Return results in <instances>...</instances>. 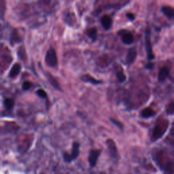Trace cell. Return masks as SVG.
I'll return each mask as SVG.
<instances>
[{
	"instance_id": "cell-16",
	"label": "cell",
	"mask_w": 174,
	"mask_h": 174,
	"mask_svg": "<svg viewBox=\"0 0 174 174\" xmlns=\"http://www.w3.org/2000/svg\"><path fill=\"white\" fill-rule=\"evenodd\" d=\"M106 144H107V146L109 149V151H110V153L112 155V156H115L117 152V149L115 142L111 139H109L107 141H106Z\"/></svg>"
},
{
	"instance_id": "cell-26",
	"label": "cell",
	"mask_w": 174,
	"mask_h": 174,
	"mask_svg": "<svg viewBox=\"0 0 174 174\" xmlns=\"http://www.w3.org/2000/svg\"><path fill=\"white\" fill-rule=\"evenodd\" d=\"M126 16H127V18L129 19V20H130V21H134L135 18V14L132 12H127L126 14Z\"/></svg>"
},
{
	"instance_id": "cell-3",
	"label": "cell",
	"mask_w": 174,
	"mask_h": 174,
	"mask_svg": "<svg viewBox=\"0 0 174 174\" xmlns=\"http://www.w3.org/2000/svg\"><path fill=\"white\" fill-rule=\"evenodd\" d=\"M45 63L47 66L52 68L57 66L58 59H57L56 52L53 48H50L46 52L45 55Z\"/></svg>"
},
{
	"instance_id": "cell-24",
	"label": "cell",
	"mask_w": 174,
	"mask_h": 174,
	"mask_svg": "<svg viewBox=\"0 0 174 174\" xmlns=\"http://www.w3.org/2000/svg\"><path fill=\"white\" fill-rule=\"evenodd\" d=\"M32 84L31 82L29 81H24L23 83V85H22V89H23V91H27L31 87Z\"/></svg>"
},
{
	"instance_id": "cell-20",
	"label": "cell",
	"mask_w": 174,
	"mask_h": 174,
	"mask_svg": "<svg viewBox=\"0 0 174 174\" xmlns=\"http://www.w3.org/2000/svg\"><path fill=\"white\" fill-rule=\"evenodd\" d=\"M167 142L170 146L174 147V127L171 129L169 133V135L167 138Z\"/></svg>"
},
{
	"instance_id": "cell-21",
	"label": "cell",
	"mask_w": 174,
	"mask_h": 174,
	"mask_svg": "<svg viewBox=\"0 0 174 174\" xmlns=\"http://www.w3.org/2000/svg\"><path fill=\"white\" fill-rule=\"evenodd\" d=\"M116 78L118 79V82L121 83L124 82L126 80V79H127L126 75H125L123 71H118V72H116Z\"/></svg>"
},
{
	"instance_id": "cell-23",
	"label": "cell",
	"mask_w": 174,
	"mask_h": 174,
	"mask_svg": "<svg viewBox=\"0 0 174 174\" xmlns=\"http://www.w3.org/2000/svg\"><path fill=\"white\" fill-rule=\"evenodd\" d=\"M110 121L111 122V123H112L114 125H115L116 127H118V129H121V130H123L124 125L121 121H118V120L114 119V118H110Z\"/></svg>"
},
{
	"instance_id": "cell-8",
	"label": "cell",
	"mask_w": 174,
	"mask_h": 174,
	"mask_svg": "<svg viewBox=\"0 0 174 174\" xmlns=\"http://www.w3.org/2000/svg\"><path fill=\"white\" fill-rule=\"evenodd\" d=\"M100 22L103 28L106 30V31L111 29V27L112 25V18H111L110 15L104 14L102 16V18H101Z\"/></svg>"
},
{
	"instance_id": "cell-11",
	"label": "cell",
	"mask_w": 174,
	"mask_h": 174,
	"mask_svg": "<svg viewBox=\"0 0 174 174\" xmlns=\"http://www.w3.org/2000/svg\"><path fill=\"white\" fill-rule=\"evenodd\" d=\"M80 80L82 81H83L84 82L86 83H90L91 84H93V85H97V84H100L103 83L102 80H99L95 79V78L92 77L91 75L89 74H84L81 76Z\"/></svg>"
},
{
	"instance_id": "cell-7",
	"label": "cell",
	"mask_w": 174,
	"mask_h": 174,
	"mask_svg": "<svg viewBox=\"0 0 174 174\" xmlns=\"http://www.w3.org/2000/svg\"><path fill=\"white\" fill-rule=\"evenodd\" d=\"M136 57H137V50L134 47L130 48L128 50L126 59H125L127 65H130L133 64L135 61Z\"/></svg>"
},
{
	"instance_id": "cell-18",
	"label": "cell",
	"mask_w": 174,
	"mask_h": 174,
	"mask_svg": "<svg viewBox=\"0 0 174 174\" xmlns=\"http://www.w3.org/2000/svg\"><path fill=\"white\" fill-rule=\"evenodd\" d=\"M86 35L91 38L92 42H95L97 39V29L96 27H92L86 31Z\"/></svg>"
},
{
	"instance_id": "cell-25",
	"label": "cell",
	"mask_w": 174,
	"mask_h": 174,
	"mask_svg": "<svg viewBox=\"0 0 174 174\" xmlns=\"http://www.w3.org/2000/svg\"><path fill=\"white\" fill-rule=\"evenodd\" d=\"M36 94L41 98H47V94H46V92L43 89L37 90Z\"/></svg>"
},
{
	"instance_id": "cell-5",
	"label": "cell",
	"mask_w": 174,
	"mask_h": 174,
	"mask_svg": "<svg viewBox=\"0 0 174 174\" xmlns=\"http://www.w3.org/2000/svg\"><path fill=\"white\" fill-rule=\"evenodd\" d=\"M80 143L78 142H73L72 144V152L71 154L65 153L63 154V158L65 161L66 162H70L73 160V159H76L79 155V152H80Z\"/></svg>"
},
{
	"instance_id": "cell-4",
	"label": "cell",
	"mask_w": 174,
	"mask_h": 174,
	"mask_svg": "<svg viewBox=\"0 0 174 174\" xmlns=\"http://www.w3.org/2000/svg\"><path fill=\"white\" fill-rule=\"evenodd\" d=\"M145 46H146V50L148 55V58L151 61L154 59V54L152 51V47L151 44V34L150 30L149 29H146L145 32Z\"/></svg>"
},
{
	"instance_id": "cell-12",
	"label": "cell",
	"mask_w": 174,
	"mask_h": 174,
	"mask_svg": "<svg viewBox=\"0 0 174 174\" xmlns=\"http://www.w3.org/2000/svg\"><path fill=\"white\" fill-rule=\"evenodd\" d=\"M161 11L166 17L169 20L174 21V8L170 6H163L161 8Z\"/></svg>"
},
{
	"instance_id": "cell-19",
	"label": "cell",
	"mask_w": 174,
	"mask_h": 174,
	"mask_svg": "<svg viewBox=\"0 0 174 174\" xmlns=\"http://www.w3.org/2000/svg\"><path fill=\"white\" fill-rule=\"evenodd\" d=\"M3 104L7 110L10 111L12 110L14 105V101L11 98H5L3 102Z\"/></svg>"
},
{
	"instance_id": "cell-27",
	"label": "cell",
	"mask_w": 174,
	"mask_h": 174,
	"mask_svg": "<svg viewBox=\"0 0 174 174\" xmlns=\"http://www.w3.org/2000/svg\"><path fill=\"white\" fill-rule=\"evenodd\" d=\"M146 67L147 68V69H152V67H153V64H152V63H149L146 64Z\"/></svg>"
},
{
	"instance_id": "cell-13",
	"label": "cell",
	"mask_w": 174,
	"mask_h": 174,
	"mask_svg": "<svg viewBox=\"0 0 174 174\" xmlns=\"http://www.w3.org/2000/svg\"><path fill=\"white\" fill-rule=\"evenodd\" d=\"M21 70V65L18 63H16L12 65V68H11L8 76L11 78H14L19 74V73H20Z\"/></svg>"
},
{
	"instance_id": "cell-22",
	"label": "cell",
	"mask_w": 174,
	"mask_h": 174,
	"mask_svg": "<svg viewBox=\"0 0 174 174\" xmlns=\"http://www.w3.org/2000/svg\"><path fill=\"white\" fill-rule=\"evenodd\" d=\"M166 112L170 115H174V102H171L169 103L166 106Z\"/></svg>"
},
{
	"instance_id": "cell-15",
	"label": "cell",
	"mask_w": 174,
	"mask_h": 174,
	"mask_svg": "<svg viewBox=\"0 0 174 174\" xmlns=\"http://www.w3.org/2000/svg\"><path fill=\"white\" fill-rule=\"evenodd\" d=\"M21 41V38L19 35L18 30L16 29H14L10 34V44L13 45L14 43L20 42Z\"/></svg>"
},
{
	"instance_id": "cell-2",
	"label": "cell",
	"mask_w": 174,
	"mask_h": 174,
	"mask_svg": "<svg viewBox=\"0 0 174 174\" xmlns=\"http://www.w3.org/2000/svg\"><path fill=\"white\" fill-rule=\"evenodd\" d=\"M168 125V121H166L165 119L158 120L154 129H152L151 140L152 141H155L161 138L167 130Z\"/></svg>"
},
{
	"instance_id": "cell-6",
	"label": "cell",
	"mask_w": 174,
	"mask_h": 174,
	"mask_svg": "<svg viewBox=\"0 0 174 174\" xmlns=\"http://www.w3.org/2000/svg\"><path fill=\"white\" fill-rule=\"evenodd\" d=\"M118 35L121 37L122 42L124 44L129 45L131 44L134 41V37H133L131 32L126 29H121L118 31Z\"/></svg>"
},
{
	"instance_id": "cell-9",
	"label": "cell",
	"mask_w": 174,
	"mask_h": 174,
	"mask_svg": "<svg viewBox=\"0 0 174 174\" xmlns=\"http://www.w3.org/2000/svg\"><path fill=\"white\" fill-rule=\"evenodd\" d=\"M44 75L46 78L47 79V80L49 83H50V85L53 87L54 89L57 90V91H62L61 86H60L59 84L55 78H54V76L51 74L49 72H44Z\"/></svg>"
},
{
	"instance_id": "cell-17",
	"label": "cell",
	"mask_w": 174,
	"mask_h": 174,
	"mask_svg": "<svg viewBox=\"0 0 174 174\" xmlns=\"http://www.w3.org/2000/svg\"><path fill=\"white\" fill-rule=\"evenodd\" d=\"M155 111L150 108H146L141 111V116L143 118H149L154 116Z\"/></svg>"
},
{
	"instance_id": "cell-1",
	"label": "cell",
	"mask_w": 174,
	"mask_h": 174,
	"mask_svg": "<svg viewBox=\"0 0 174 174\" xmlns=\"http://www.w3.org/2000/svg\"><path fill=\"white\" fill-rule=\"evenodd\" d=\"M155 159L158 162L163 171L167 174H174V160L165 155L163 150L156 151L155 153Z\"/></svg>"
},
{
	"instance_id": "cell-14",
	"label": "cell",
	"mask_w": 174,
	"mask_h": 174,
	"mask_svg": "<svg viewBox=\"0 0 174 174\" xmlns=\"http://www.w3.org/2000/svg\"><path fill=\"white\" fill-rule=\"evenodd\" d=\"M169 74V70L167 67H163L159 70L158 73V80L159 82H164Z\"/></svg>"
},
{
	"instance_id": "cell-10",
	"label": "cell",
	"mask_w": 174,
	"mask_h": 174,
	"mask_svg": "<svg viewBox=\"0 0 174 174\" xmlns=\"http://www.w3.org/2000/svg\"><path fill=\"white\" fill-rule=\"evenodd\" d=\"M101 154L100 150H92L90 152L89 156V162L91 167H94L96 165L98 158Z\"/></svg>"
}]
</instances>
